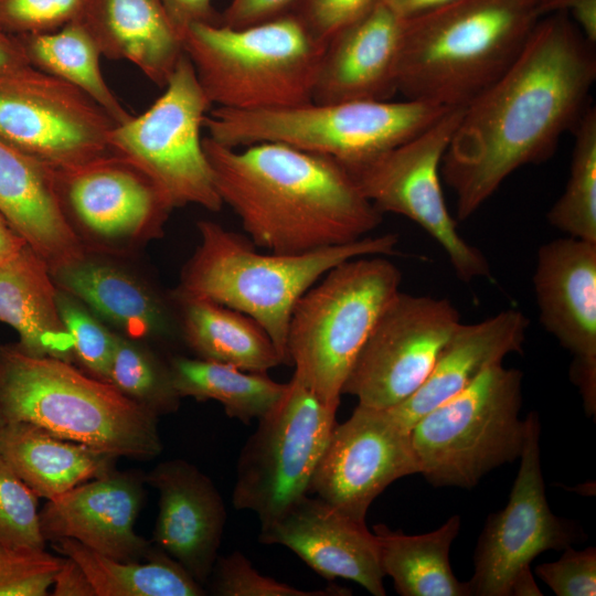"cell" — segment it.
Listing matches in <instances>:
<instances>
[{"label":"cell","mask_w":596,"mask_h":596,"mask_svg":"<svg viewBox=\"0 0 596 596\" xmlns=\"http://www.w3.org/2000/svg\"><path fill=\"white\" fill-rule=\"evenodd\" d=\"M210 592L216 596H343L350 590L328 586L306 590L260 574L240 551L217 556L211 576Z\"/></svg>","instance_id":"8d00e7d4"},{"label":"cell","mask_w":596,"mask_h":596,"mask_svg":"<svg viewBox=\"0 0 596 596\" xmlns=\"http://www.w3.org/2000/svg\"><path fill=\"white\" fill-rule=\"evenodd\" d=\"M203 147L223 204L257 247L304 254L369 236L383 214L333 158L277 142Z\"/></svg>","instance_id":"7a4b0ae2"},{"label":"cell","mask_w":596,"mask_h":596,"mask_svg":"<svg viewBox=\"0 0 596 596\" xmlns=\"http://www.w3.org/2000/svg\"><path fill=\"white\" fill-rule=\"evenodd\" d=\"M198 231L200 244L174 292L251 317L269 336L284 363H288L287 331L298 299L332 267L354 257L392 255L398 242L396 234H383L289 255L258 252L249 238L212 221H199Z\"/></svg>","instance_id":"5b68a950"},{"label":"cell","mask_w":596,"mask_h":596,"mask_svg":"<svg viewBox=\"0 0 596 596\" xmlns=\"http://www.w3.org/2000/svg\"><path fill=\"white\" fill-rule=\"evenodd\" d=\"M460 323L450 300L400 290L362 347L342 395L373 408L402 403L427 379Z\"/></svg>","instance_id":"9a60e30c"},{"label":"cell","mask_w":596,"mask_h":596,"mask_svg":"<svg viewBox=\"0 0 596 596\" xmlns=\"http://www.w3.org/2000/svg\"><path fill=\"white\" fill-rule=\"evenodd\" d=\"M114 119L75 86L31 65L0 72V137L54 169L109 151Z\"/></svg>","instance_id":"5bb4252c"},{"label":"cell","mask_w":596,"mask_h":596,"mask_svg":"<svg viewBox=\"0 0 596 596\" xmlns=\"http://www.w3.org/2000/svg\"><path fill=\"white\" fill-rule=\"evenodd\" d=\"M64 557L0 546V596H45Z\"/></svg>","instance_id":"f35d334b"},{"label":"cell","mask_w":596,"mask_h":596,"mask_svg":"<svg viewBox=\"0 0 596 596\" xmlns=\"http://www.w3.org/2000/svg\"><path fill=\"white\" fill-rule=\"evenodd\" d=\"M543 15L549 12L571 13L574 24L584 38L596 42V0H549L541 7Z\"/></svg>","instance_id":"f6af8a7d"},{"label":"cell","mask_w":596,"mask_h":596,"mask_svg":"<svg viewBox=\"0 0 596 596\" xmlns=\"http://www.w3.org/2000/svg\"><path fill=\"white\" fill-rule=\"evenodd\" d=\"M174 299L183 338L198 358L251 372H267L284 363L266 331L245 313L175 292Z\"/></svg>","instance_id":"f1b7e54d"},{"label":"cell","mask_w":596,"mask_h":596,"mask_svg":"<svg viewBox=\"0 0 596 596\" xmlns=\"http://www.w3.org/2000/svg\"><path fill=\"white\" fill-rule=\"evenodd\" d=\"M145 481L159 492L153 528L156 546L204 586L212 573L226 523V509L215 485L184 459L158 464Z\"/></svg>","instance_id":"ffe728a7"},{"label":"cell","mask_w":596,"mask_h":596,"mask_svg":"<svg viewBox=\"0 0 596 596\" xmlns=\"http://www.w3.org/2000/svg\"><path fill=\"white\" fill-rule=\"evenodd\" d=\"M85 572L96 596H203L206 590L177 561L153 546L145 562H123L71 539L52 542Z\"/></svg>","instance_id":"4dcf8cb0"},{"label":"cell","mask_w":596,"mask_h":596,"mask_svg":"<svg viewBox=\"0 0 596 596\" xmlns=\"http://www.w3.org/2000/svg\"><path fill=\"white\" fill-rule=\"evenodd\" d=\"M169 369L180 398L216 401L228 417L246 425L266 415L287 389V383L274 381L267 372L245 371L200 358H173Z\"/></svg>","instance_id":"1f68e13d"},{"label":"cell","mask_w":596,"mask_h":596,"mask_svg":"<svg viewBox=\"0 0 596 596\" xmlns=\"http://www.w3.org/2000/svg\"><path fill=\"white\" fill-rule=\"evenodd\" d=\"M529 320L523 312L507 309L482 321L460 323L424 383L402 403L385 408L404 428L461 392L486 369L521 353Z\"/></svg>","instance_id":"cb8c5ba5"},{"label":"cell","mask_w":596,"mask_h":596,"mask_svg":"<svg viewBox=\"0 0 596 596\" xmlns=\"http://www.w3.org/2000/svg\"><path fill=\"white\" fill-rule=\"evenodd\" d=\"M78 19L103 56L130 62L159 87L184 54L182 34L160 0H87Z\"/></svg>","instance_id":"d4e9b609"},{"label":"cell","mask_w":596,"mask_h":596,"mask_svg":"<svg viewBox=\"0 0 596 596\" xmlns=\"http://www.w3.org/2000/svg\"><path fill=\"white\" fill-rule=\"evenodd\" d=\"M539 318L572 355V382L596 414V243L565 236L540 246L533 274Z\"/></svg>","instance_id":"e0dca14e"},{"label":"cell","mask_w":596,"mask_h":596,"mask_svg":"<svg viewBox=\"0 0 596 596\" xmlns=\"http://www.w3.org/2000/svg\"><path fill=\"white\" fill-rule=\"evenodd\" d=\"M400 19L407 20L455 0H377Z\"/></svg>","instance_id":"c3c4849f"},{"label":"cell","mask_w":596,"mask_h":596,"mask_svg":"<svg viewBox=\"0 0 596 596\" xmlns=\"http://www.w3.org/2000/svg\"><path fill=\"white\" fill-rule=\"evenodd\" d=\"M542 15L540 0H455L403 20L396 92L465 108L512 65Z\"/></svg>","instance_id":"3957f363"},{"label":"cell","mask_w":596,"mask_h":596,"mask_svg":"<svg viewBox=\"0 0 596 596\" xmlns=\"http://www.w3.org/2000/svg\"><path fill=\"white\" fill-rule=\"evenodd\" d=\"M337 409L292 375L280 401L258 419L240 453L233 507L254 512L263 528L309 494L337 424Z\"/></svg>","instance_id":"8fae6325"},{"label":"cell","mask_w":596,"mask_h":596,"mask_svg":"<svg viewBox=\"0 0 596 596\" xmlns=\"http://www.w3.org/2000/svg\"><path fill=\"white\" fill-rule=\"evenodd\" d=\"M4 425H6V422H4L3 417L0 414V433H1L2 428L4 427Z\"/></svg>","instance_id":"f907efd6"},{"label":"cell","mask_w":596,"mask_h":596,"mask_svg":"<svg viewBox=\"0 0 596 596\" xmlns=\"http://www.w3.org/2000/svg\"><path fill=\"white\" fill-rule=\"evenodd\" d=\"M18 36L31 66L85 93L116 124L131 117L104 78L99 64L102 53L79 19L55 31Z\"/></svg>","instance_id":"d6a6232c"},{"label":"cell","mask_w":596,"mask_h":596,"mask_svg":"<svg viewBox=\"0 0 596 596\" xmlns=\"http://www.w3.org/2000/svg\"><path fill=\"white\" fill-rule=\"evenodd\" d=\"M0 414L117 458L150 460L162 451L156 414L71 362L17 344L0 347Z\"/></svg>","instance_id":"277c9868"},{"label":"cell","mask_w":596,"mask_h":596,"mask_svg":"<svg viewBox=\"0 0 596 596\" xmlns=\"http://www.w3.org/2000/svg\"><path fill=\"white\" fill-rule=\"evenodd\" d=\"M299 0H231L220 23L242 28L289 12Z\"/></svg>","instance_id":"7bdbcfd3"},{"label":"cell","mask_w":596,"mask_h":596,"mask_svg":"<svg viewBox=\"0 0 596 596\" xmlns=\"http://www.w3.org/2000/svg\"><path fill=\"white\" fill-rule=\"evenodd\" d=\"M460 525L459 514L451 515L434 531L415 535L385 524L374 525L383 573L392 578L397 594L470 596L468 583L455 576L449 560Z\"/></svg>","instance_id":"f546056e"},{"label":"cell","mask_w":596,"mask_h":596,"mask_svg":"<svg viewBox=\"0 0 596 596\" xmlns=\"http://www.w3.org/2000/svg\"><path fill=\"white\" fill-rule=\"evenodd\" d=\"M522 381L520 370L496 363L413 425L419 473L430 485L470 489L520 457L526 435L519 415Z\"/></svg>","instance_id":"9c48e42d"},{"label":"cell","mask_w":596,"mask_h":596,"mask_svg":"<svg viewBox=\"0 0 596 596\" xmlns=\"http://www.w3.org/2000/svg\"><path fill=\"white\" fill-rule=\"evenodd\" d=\"M570 177L547 213L549 223L567 236L596 243V110L588 107L573 130Z\"/></svg>","instance_id":"836d02e7"},{"label":"cell","mask_w":596,"mask_h":596,"mask_svg":"<svg viewBox=\"0 0 596 596\" xmlns=\"http://www.w3.org/2000/svg\"><path fill=\"white\" fill-rule=\"evenodd\" d=\"M51 592L53 596H96L83 568L66 556L55 574Z\"/></svg>","instance_id":"bcb514c9"},{"label":"cell","mask_w":596,"mask_h":596,"mask_svg":"<svg viewBox=\"0 0 596 596\" xmlns=\"http://www.w3.org/2000/svg\"><path fill=\"white\" fill-rule=\"evenodd\" d=\"M0 215L54 273L84 258L55 169L0 137Z\"/></svg>","instance_id":"603a6c76"},{"label":"cell","mask_w":596,"mask_h":596,"mask_svg":"<svg viewBox=\"0 0 596 596\" xmlns=\"http://www.w3.org/2000/svg\"><path fill=\"white\" fill-rule=\"evenodd\" d=\"M535 574L557 596H595L596 549L567 546L558 560L538 565Z\"/></svg>","instance_id":"60d3db41"},{"label":"cell","mask_w":596,"mask_h":596,"mask_svg":"<svg viewBox=\"0 0 596 596\" xmlns=\"http://www.w3.org/2000/svg\"><path fill=\"white\" fill-rule=\"evenodd\" d=\"M259 542L292 551L326 579L344 578L374 596L386 594L376 536L365 522L308 494L260 528Z\"/></svg>","instance_id":"d6986e66"},{"label":"cell","mask_w":596,"mask_h":596,"mask_svg":"<svg viewBox=\"0 0 596 596\" xmlns=\"http://www.w3.org/2000/svg\"><path fill=\"white\" fill-rule=\"evenodd\" d=\"M171 21L183 38L184 30L195 23H217L212 0H160Z\"/></svg>","instance_id":"ee69618b"},{"label":"cell","mask_w":596,"mask_h":596,"mask_svg":"<svg viewBox=\"0 0 596 596\" xmlns=\"http://www.w3.org/2000/svg\"><path fill=\"white\" fill-rule=\"evenodd\" d=\"M401 281V270L387 258L354 257L328 270L296 302L287 362L324 403L339 406L348 375Z\"/></svg>","instance_id":"ba28073f"},{"label":"cell","mask_w":596,"mask_h":596,"mask_svg":"<svg viewBox=\"0 0 596 596\" xmlns=\"http://www.w3.org/2000/svg\"><path fill=\"white\" fill-rule=\"evenodd\" d=\"M58 309L73 341L74 360L89 375L107 382L116 334H113L73 296L58 291Z\"/></svg>","instance_id":"74e56055"},{"label":"cell","mask_w":596,"mask_h":596,"mask_svg":"<svg viewBox=\"0 0 596 596\" xmlns=\"http://www.w3.org/2000/svg\"><path fill=\"white\" fill-rule=\"evenodd\" d=\"M182 40L211 104L245 110L312 100L327 45L291 12L242 28L195 23Z\"/></svg>","instance_id":"8992f818"},{"label":"cell","mask_w":596,"mask_h":596,"mask_svg":"<svg viewBox=\"0 0 596 596\" xmlns=\"http://www.w3.org/2000/svg\"><path fill=\"white\" fill-rule=\"evenodd\" d=\"M402 30L403 20L377 1L366 14L337 33L323 51L312 100H389L396 93Z\"/></svg>","instance_id":"7402d4cb"},{"label":"cell","mask_w":596,"mask_h":596,"mask_svg":"<svg viewBox=\"0 0 596 596\" xmlns=\"http://www.w3.org/2000/svg\"><path fill=\"white\" fill-rule=\"evenodd\" d=\"M526 435L520 467L507 505L490 513L478 539L470 596H539L531 563L541 553L584 541L576 523L551 510L541 466L538 413L525 417Z\"/></svg>","instance_id":"7c38bea8"},{"label":"cell","mask_w":596,"mask_h":596,"mask_svg":"<svg viewBox=\"0 0 596 596\" xmlns=\"http://www.w3.org/2000/svg\"><path fill=\"white\" fill-rule=\"evenodd\" d=\"M540 1H541V7H542V4L545 3L549 0H540Z\"/></svg>","instance_id":"816d5d0a"},{"label":"cell","mask_w":596,"mask_h":596,"mask_svg":"<svg viewBox=\"0 0 596 596\" xmlns=\"http://www.w3.org/2000/svg\"><path fill=\"white\" fill-rule=\"evenodd\" d=\"M145 483L139 471L114 469L49 499L39 514L43 539L75 540L123 562L146 560L153 545L135 531Z\"/></svg>","instance_id":"ac0fdd59"},{"label":"cell","mask_w":596,"mask_h":596,"mask_svg":"<svg viewBox=\"0 0 596 596\" xmlns=\"http://www.w3.org/2000/svg\"><path fill=\"white\" fill-rule=\"evenodd\" d=\"M0 455L38 497L46 500L109 473L118 459L24 422L6 423Z\"/></svg>","instance_id":"4316f807"},{"label":"cell","mask_w":596,"mask_h":596,"mask_svg":"<svg viewBox=\"0 0 596 596\" xmlns=\"http://www.w3.org/2000/svg\"><path fill=\"white\" fill-rule=\"evenodd\" d=\"M107 382L158 417L180 405L169 365L129 338L116 336Z\"/></svg>","instance_id":"e575fe53"},{"label":"cell","mask_w":596,"mask_h":596,"mask_svg":"<svg viewBox=\"0 0 596 596\" xmlns=\"http://www.w3.org/2000/svg\"><path fill=\"white\" fill-rule=\"evenodd\" d=\"M38 498L0 455V546L45 549Z\"/></svg>","instance_id":"d590c367"},{"label":"cell","mask_w":596,"mask_h":596,"mask_svg":"<svg viewBox=\"0 0 596 596\" xmlns=\"http://www.w3.org/2000/svg\"><path fill=\"white\" fill-rule=\"evenodd\" d=\"M462 109H449L407 141L348 170L380 213L417 223L443 247L459 279L469 283L490 277V266L482 252L458 233L440 182L441 160Z\"/></svg>","instance_id":"4fadbf2b"},{"label":"cell","mask_w":596,"mask_h":596,"mask_svg":"<svg viewBox=\"0 0 596 596\" xmlns=\"http://www.w3.org/2000/svg\"><path fill=\"white\" fill-rule=\"evenodd\" d=\"M52 276L65 292L81 299L129 339H145L168 331L164 306L129 274L85 257Z\"/></svg>","instance_id":"83f0119b"},{"label":"cell","mask_w":596,"mask_h":596,"mask_svg":"<svg viewBox=\"0 0 596 596\" xmlns=\"http://www.w3.org/2000/svg\"><path fill=\"white\" fill-rule=\"evenodd\" d=\"M55 177L64 209L100 236L157 231L171 211L141 172L111 152L55 169Z\"/></svg>","instance_id":"44dd1931"},{"label":"cell","mask_w":596,"mask_h":596,"mask_svg":"<svg viewBox=\"0 0 596 596\" xmlns=\"http://www.w3.org/2000/svg\"><path fill=\"white\" fill-rule=\"evenodd\" d=\"M298 2L299 8L295 14L315 39L327 44L337 33L366 14L377 0H299Z\"/></svg>","instance_id":"b9f144b4"},{"label":"cell","mask_w":596,"mask_h":596,"mask_svg":"<svg viewBox=\"0 0 596 596\" xmlns=\"http://www.w3.org/2000/svg\"><path fill=\"white\" fill-rule=\"evenodd\" d=\"M163 87L147 110L114 126L109 151L141 172L170 210L195 204L217 212L223 202L201 137L212 104L185 54Z\"/></svg>","instance_id":"30bf717a"},{"label":"cell","mask_w":596,"mask_h":596,"mask_svg":"<svg viewBox=\"0 0 596 596\" xmlns=\"http://www.w3.org/2000/svg\"><path fill=\"white\" fill-rule=\"evenodd\" d=\"M25 244L0 215V264L15 256Z\"/></svg>","instance_id":"681fc988"},{"label":"cell","mask_w":596,"mask_h":596,"mask_svg":"<svg viewBox=\"0 0 596 596\" xmlns=\"http://www.w3.org/2000/svg\"><path fill=\"white\" fill-rule=\"evenodd\" d=\"M87 0H0V24L14 35L55 31L77 20Z\"/></svg>","instance_id":"ab89813d"},{"label":"cell","mask_w":596,"mask_h":596,"mask_svg":"<svg viewBox=\"0 0 596 596\" xmlns=\"http://www.w3.org/2000/svg\"><path fill=\"white\" fill-rule=\"evenodd\" d=\"M414 473H419V466L411 430L386 409L358 404L347 421L336 424L309 493L365 522L374 499L397 479Z\"/></svg>","instance_id":"2e32d148"},{"label":"cell","mask_w":596,"mask_h":596,"mask_svg":"<svg viewBox=\"0 0 596 596\" xmlns=\"http://www.w3.org/2000/svg\"><path fill=\"white\" fill-rule=\"evenodd\" d=\"M593 45L564 12L541 18L512 65L462 109L440 164L457 220L517 169L549 159L575 129L596 78Z\"/></svg>","instance_id":"6da1fadb"},{"label":"cell","mask_w":596,"mask_h":596,"mask_svg":"<svg viewBox=\"0 0 596 596\" xmlns=\"http://www.w3.org/2000/svg\"><path fill=\"white\" fill-rule=\"evenodd\" d=\"M47 263L28 244L0 264V321L12 327L24 353L74 360L73 341L62 320Z\"/></svg>","instance_id":"484cf974"},{"label":"cell","mask_w":596,"mask_h":596,"mask_svg":"<svg viewBox=\"0 0 596 596\" xmlns=\"http://www.w3.org/2000/svg\"><path fill=\"white\" fill-rule=\"evenodd\" d=\"M448 110L412 99L310 100L264 109L216 107L203 127L206 137L226 147L277 142L333 158L350 169L407 141Z\"/></svg>","instance_id":"52a82bcc"},{"label":"cell","mask_w":596,"mask_h":596,"mask_svg":"<svg viewBox=\"0 0 596 596\" xmlns=\"http://www.w3.org/2000/svg\"><path fill=\"white\" fill-rule=\"evenodd\" d=\"M30 65L20 38L8 32L0 24V72Z\"/></svg>","instance_id":"7dc6e473"}]
</instances>
